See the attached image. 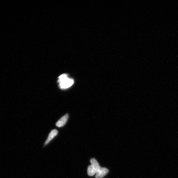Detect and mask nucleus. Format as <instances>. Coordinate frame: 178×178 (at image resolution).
I'll list each match as a JSON object with an SVG mask.
<instances>
[{"mask_svg":"<svg viewBox=\"0 0 178 178\" xmlns=\"http://www.w3.org/2000/svg\"><path fill=\"white\" fill-rule=\"evenodd\" d=\"M59 83V86L61 89H65L71 87L74 83L73 79L68 78V75L63 74L60 75L57 81Z\"/></svg>","mask_w":178,"mask_h":178,"instance_id":"f257e3e1","label":"nucleus"},{"mask_svg":"<svg viewBox=\"0 0 178 178\" xmlns=\"http://www.w3.org/2000/svg\"><path fill=\"white\" fill-rule=\"evenodd\" d=\"M90 162L91 165L88 167L87 173L89 176H92L96 174L101 167L99 165L97 160L94 158L91 159Z\"/></svg>","mask_w":178,"mask_h":178,"instance_id":"f03ea898","label":"nucleus"},{"mask_svg":"<svg viewBox=\"0 0 178 178\" xmlns=\"http://www.w3.org/2000/svg\"><path fill=\"white\" fill-rule=\"evenodd\" d=\"M109 170L106 167H100L96 174L95 178H102L108 173Z\"/></svg>","mask_w":178,"mask_h":178,"instance_id":"7ed1b4c3","label":"nucleus"},{"mask_svg":"<svg viewBox=\"0 0 178 178\" xmlns=\"http://www.w3.org/2000/svg\"><path fill=\"white\" fill-rule=\"evenodd\" d=\"M68 117H69V115L67 114H66L58 121L56 124V125L59 127L64 126L66 124Z\"/></svg>","mask_w":178,"mask_h":178,"instance_id":"20e7f679","label":"nucleus"},{"mask_svg":"<svg viewBox=\"0 0 178 178\" xmlns=\"http://www.w3.org/2000/svg\"><path fill=\"white\" fill-rule=\"evenodd\" d=\"M58 131L56 129L53 130L51 131L45 143H44V145H46L48 143L52 140L58 134Z\"/></svg>","mask_w":178,"mask_h":178,"instance_id":"39448f33","label":"nucleus"}]
</instances>
